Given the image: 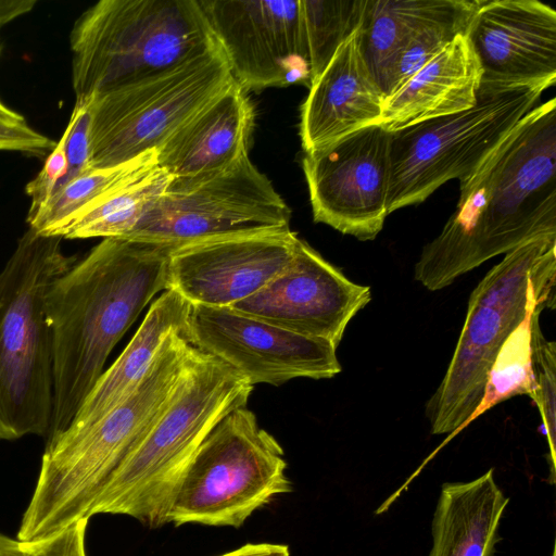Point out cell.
<instances>
[{
    "instance_id": "1",
    "label": "cell",
    "mask_w": 556,
    "mask_h": 556,
    "mask_svg": "<svg viewBox=\"0 0 556 556\" xmlns=\"http://www.w3.org/2000/svg\"><path fill=\"white\" fill-rule=\"evenodd\" d=\"M172 249L104 238L51 286L46 309L53 351V412L47 441L66 430L116 343L154 295L167 289Z\"/></svg>"
},
{
    "instance_id": "2",
    "label": "cell",
    "mask_w": 556,
    "mask_h": 556,
    "mask_svg": "<svg viewBox=\"0 0 556 556\" xmlns=\"http://www.w3.org/2000/svg\"><path fill=\"white\" fill-rule=\"evenodd\" d=\"M193 346L169 336L139 384L93 425L47 441L17 540L31 543L91 517L100 494L167 406Z\"/></svg>"
},
{
    "instance_id": "3",
    "label": "cell",
    "mask_w": 556,
    "mask_h": 556,
    "mask_svg": "<svg viewBox=\"0 0 556 556\" xmlns=\"http://www.w3.org/2000/svg\"><path fill=\"white\" fill-rule=\"evenodd\" d=\"M253 390L243 377L193 349L174 393L140 444L113 475L91 516L126 515L157 528L178 482L211 430L245 406Z\"/></svg>"
},
{
    "instance_id": "4",
    "label": "cell",
    "mask_w": 556,
    "mask_h": 556,
    "mask_svg": "<svg viewBox=\"0 0 556 556\" xmlns=\"http://www.w3.org/2000/svg\"><path fill=\"white\" fill-rule=\"evenodd\" d=\"M218 47L198 0H101L70 34L76 101L150 79Z\"/></svg>"
},
{
    "instance_id": "5",
    "label": "cell",
    "mask_w": 556,
    "mask_h": 556,
    "mask_svg": "<svg viewBox=\"0 0 556 556\" xmlns=\"http://www.w3.org/2000/svg\"><path fill=\"white\" fill-rule=\"evenodd\" d=\"M62 237L27 227L0 269V440L48 438L53 412V351L48 292L76 261Z\"/></svg>"
},
{
    "instance_id": "6",
    "label": "cell",
    "mask_w": 556,
    "mask_h": 556,
    "mask_svg": "<svg viewBox=\"0 0 556 556\" xmlns=\"http://www.w3.org/2000/svg\"><path fill=\"white\" fill-rule=\"evenodd\" d=\"M555 282L556 235L536 237L509 251L481 279L469 296L447 370L425 406L432 434H450V440L465 429L505 340L532 304L555 308Z\"/></svg>"
},
{
    "instance_id": "7",
    "label": "cell",
    "mask_w": 556,
    "mask_h": 556,
    "mask_svg": "<svg viewBox=\"0 0 556 556\" xmlns=\"http://www.w3.org/2000/svg\"><path fill=\"white\" fill-rule=\"evenodd\" d=\"M279 442L245 406L202 441L173 495L166 522L241 527L274 497L292 491Z\"/></svg>"
},
{
    "instance_id": "8",
    "label": "cell",
    "mask_w": 556,
    "mask_h": 556,
    "mask_svg": "<svg viewBox=\"0 0 556 556\" xmlns=\"http://www.w3.org/2000/svg\"><path fill=\"white\" fill-rule=\"evenodd\" d=\"M543 91L479 93L469 110L391 132L388 214L424 202L451 179L469 177L536 106Z\"/></svg>"
},
{
    "instance_id": "9",
    "label": "cell",
    "mask_w": 556,
    "mask_h": 556,
    "mask_svg": "<svg viewBox=\"0 0 556 556\" xmlns=\"http://www.w3.org/2000/svg\"><path fill=\"white\" fill-rule=\"evenodd\" d=\"M235 81L220 47L150 79L90 100L92 168L156 150Z\"/></svg>"
},
{
    "instance_id": "10",
    "label": "cell",
    "mask_w": 556,
    "mask_h": 556,
    "mask_svg": "<svg viewBox=\"0 0 556 556\" xmlns=\"http://www.w3.org/2000/svg\"><path fill=\"white\" fill-rule=\"evenodd\" d=\"M290 219V207L248 153L214 173L172 177L123 239L174 249L220 237L289 229Z\"/></svg>"
},
{
    "instance_id": "11",
    "label": "cell",
    "mask_w": 556,
    "mask_h": 556,
    "mask_svg": "<svg viewBox=\"0 0 556 556\" xmlns=\"http://www.w3.org/2000/svg\"><path fill=\"white\" fill-rule=\"evenodd\" d=\"M544 235H556V99L513 129L492 185L468 271Z\"/></svg>"
},
{
    "instance_id": "12",
    "label": "cell",
    "mask_w": 556,
    "mask_h": 556,
    "mask_svg": "<svg viewBox=\"0 0 556 556\" xmlns=\"http://www.w3.org/2000/svg\"><path fill=\"white\" fill-rule=\"evenodd\" d=\"M181 336L251 386H279L294 378L328 379L342 369L332 343L291 332L230 307L191 305Z\"/></svg>"
},
{
    "instance_id": "13",
    "label": "cell",
    "mask_w": 556,
    "mask_h": 556,
    "mask_svg": "<svg viewBox=\"0 0 556 556\" xmlns=\"http://www.w3.org/2000/svg\"><path fill=\"white\" fill-rule=\"evenodd\" d=\"M244 91L312 83L300 0H198Z\"/></svg>"
},
{
    "instance_id": "14",
    "label": "cell",
    "mask_w": 556,
    "mask_h": 556,
    "mask_svg": "<svg viewBox=\"0 0 556 556\" xmlns=\"http://www.w3.org/2000/svg\"><path fill=\"white\" fill-rule=\"evenodd\" d=\"M390 141L391 131L376 124L304 153L315 223L361 241L378 236L389 215Z\"/></svg>"
},
{
    "instance_id": "15",
    "label": "cell",
    "mask_w": 556,
    "mask_h": 556,
    "mask_svg": "<svg viewBox=\"0 0 556 556\" xmlns=\"http://www.w3.org/2000/svg\"><path fill=\"white\" fill-rule=\"evenodd\" d=\"M300 238L289 229L220 237L172 249L167 289L191 305L231 307L292 262Z\"/></svg>"
},
{
    "instance_id": "16",
    "label": "cell",
    "mask_w": 556,
    "mask_h": 556,
    "mask_svg": "<svg viewBox=\"0 0 556 556\" xmlns=\"http://www.w3.org/2000/svg\"><path fill=\"white\" fill-rule=\"evenodd\" d=\"M370 300L368 286L350 280L300 239L290 265L230 308L338 348L351 319Z\"/></svg>"
},
{
    "instance_id": "17",
    "label": "cell",
    "mask_w": 556,
    "mask_h": 556,
    "mask_svg": "<svg viewBox=\"0 0 556 556\" xmlns=\"http://www.w3.org/2000/svg\"><path fill=\"white\" fill-rule=\"evenodd\" d=\"M467 35L482 71L478 94L555 85L552 7L536 0H478Z\"/></svg>"
},
{
    "instance_id": "18",
    "label": "cell",
    "mask_w": 556,
    "mask_h": 556,
    "mask_svg": "<svg viewBox=\"0 0 556 556\" xmlns=\"http://www.w3.org/2000/svg\"><path fill=\"white\" fill-rule=\"evenodd\" d=\"M384 99L362 53L359 26L309 86L300 119L304 153L380 124Z\"/></svg>"
},
{
    "instance_id": "19",
    "label": "cell",
    "mask_w": 556,
    "mask_h": 556,
    "mask_svg": "<svg viewBox=\"0 0 556 556\" xmlns=\"http://www.w3.org/2000/svg\"><path fill=\"white\" fill-rule=\"evenodd\" d=\"M254 106L233 81L156 149L157 166L172 177H190L228 167L249 153Z\"/></svg>"
},
{
    "instance_id": "20",
    "label": "cell",
    "mask_w": 556,
    "mask_h": 556,
    "mask_svg": "<svg viewBox=\"0 0 556 556\" xmlns=\"http://www.w3.org/2000/svg\"><path fill=\"white\" fill-rule=\"evenodd\" d=\"M481 75L467 31L459 34L384 99L380 125L393 132L469 110L477 103Z\"/></svg>"
},
{
    "instance_id": "21",
    "label": "cell",
    "mask_w": 556,
    "mask_h": 556,
    "mask_svg": "<svg viewBox=\"0 0 556 556\" xmlns=\"http://www.w3.org/2000/svg\"><path fill=\"white\" fill-rule=\"evenodd\" d=\"M190 307L177 291L164 290L116 361L104 369L66 430L93 425L124 401L139 384L165 340L182 333Z\"/></svg>"
},
{
    "instance_id": "22",
    "label": "cell",
    "mask_w": 556,
    "mask_h": 556,
    "mask_svg": "<svg viewBox=\"0 0 556 556\" xmlns=\"http://www.w3.org/2000/svg\"><path fill=\"white\" fill-rule=\"evenodd\" d=\"M511 132L469 177L459 181L460 194L454 213L440 235L424 247L415 264L414 277L428 290L446 288L468 271L483 212Z\"/></svg>"
},
{
    "instance_id": "23",
    "label": "cell",
    "mask_w": 556,
    "mask_h": 556,
    "mask_svg": "<svg viewBox=\"0 0 556 556\" xmlns=\"http://www.w3.org/2000/svg\"><path fill=\"white\" fill-rule=\"evenodd\" d=\"M508 502L492 468L469 482L444 483L432 519L429 556H493Z\"/></svg>"
},
{
    "instance_id": "24",
    "label": "cell",
    "mask_w": 556,
    "mask_h": 556,
    "mask_svg": "<svg viewBox=\"0 0 556 556\" xmlns=\"http://www.w3.org/2000/svg\"><path fill=\"white\" fill-rule=\"evenodd\" d=\"M459 3L460 0L366 1L361 48L381 90L394 60L410 37L421 26L450 13Z\"/></svg>"
},
{
    "instance_id": "25",
    "label": "cell",
    "mask_w": 556,
    "mask_h": 556,
    "mask_svg": "<svg viewBox=\"0 0 556 556\" xmlns=\"http://www.w3.org/2000/svg\"><path fill=\"white\" fill-rule=\"evenodd\" d=\"M155 166L156 150H150L116 166L92 168L70 181L38 212L27 215L28 228L40 235L63 238L75 217L89 204Z\"/></svg>"
},
{
    "instance_id": "26",
    "label": "cell",
    "mask_w": 556,
    "mask_h": 556,
    "mask_svg": "<svg viewBox=\"0 0 556 556\" xmlns=\"http://www.w3.org/2000/svg\"><path fill=\"white\" fill-rule=\"evenodd\" d=\"M172 176L155 166L84 208L63 239L125 238L160 198Z\"/></svg>"
},
{
    "instance_id": "27",
    "label": "cell",
    "mask_w": 556,
    "mask_h": 556,
    "mask_svg": "<svg viewBox=\"0 0 556 556\" xmlns=\"http://www.w3.org/2000/svg\"><path fill=\"white\" fill-rule=\"evenodd\" d=\"M544 308L541 303L532 304L523 320L505 340L490 367L482 397L464 428L492 407L514 396L528 395L535 401L531 323L533 314Z\"/></svg>"
},
{
    "instance_id": "28",
    "label": "cell",
    "mask_w": 556,
    "mask_h": 556,
    "mask_svg": "<svg viewBox=\"0 0 556 556\" xmlns=\"http://www.w3.org/2000/svg\"><path fill=\"white\" fill-rule=\"evenodd\" d=\"M366 1L300 0L312 83L337 49L361 26Z\"/></svg>"
},
{
    "instance_id": "29",
    "label": "cell",
    "mask_w": 556,
    "mask_h": 556,
    "mask_svg": "<svg viewBox=\"0 0 556 556\" xmlns=\"http://www.w3.org/2000/svg\"><path fill=\"white\" fill-rule=\"evenodd\" d=\"M478 0H460L456 9L421 26L394 60L382 92L389 97L431 61L457 35L466 33Z\"/></svg>"
},
{
    "instance_id": "30",
    "label": "cell",
    "mask_w": 556,
    "mask_h": 556,
    "mask_svg": "<svg viewBox=\"0 0 556 556\" xmlns=\"http://www.w3.org/2000/svg\"><path fill=\"white\" fill-rule=\"evenodd\" d=\"M535 312L532 316V362L536 382V404L549 448V483H555L556 465V343L548 341L543 336L540 327V315Z\"/></svg>"
},
{
    "instance_id": "31",
    "label": "cell",
    "mask_w": 556,
    "mask_h": 556,
    "mask_svg": "<svg viewBox=\"0 0 556 556\" xmlns=\"http://www.w3.org/2000/svg\"><path fill=\"white\" fill-rule=\"evenodd\" d=\"M56 142L28 125L25 117L9 119L0 116V151L27 155L49 154Z\"/></svg>"
},
{
    "instance_id": "32",
    "label": "cell",
    "mask_w": 556,
    "mask_h": 556,
    "mask_svg": "<svg viewBox=\"0 0 556 556\" xmlns=\"http://www.w3.org/2000/svg\"><path fill=\"white\" fill-rule=\"evenodd\" d=\"M87 526L88 520L83 519L46 539L23 543L26 556H87Z\"/></svg>"
},
{
    "instance_id": "33",
    "label": "cell",
    "mask_w": 556,
    "mask_h": 556,
    "mask_svg": "<svg viewBox=\"0 0 556 556\" xmlns=\"http://www.w3.org/2000/svg\"><path fill=\"white\" fill-rule=\"evenodd\" d=\"M219 556H290V549L283 544L248 543Z\"/></svg>"
},
{
    "instance_id": "34",
    "label": "cell",
    "mask_w": 556,
    "mask_h": 556,
    "mask_svg": "<svg viewBox=\"0 0 556 556\" xmlns=\"http://www.w3.org/2000/svg\"><path fill=\"white\" fill-rule=\"evenodd\" d=\"M36 4V0H0V29L33 11Z\"/></svg>"
},
{
    "instance_id": "35",
    "label": "cell",
    "mask_w": 556,
    "mask_h": 556,
    "mask_svg": "<svg viewBox=\"0 0 556 556\" xmlns=\"http://www.w3.org/2000/svg\"><path fill=\"white\" fill-rule=\"evenodd\" d=\"M0 556H26L24 545L17 539L0 534Z\"/></svg>"
},
{
    "instance_id": "36",
    "label": "cell",
    "mask_w": 556,
    "mask_h": 556,
    "mask_svg": "<svg viewBox=\"0 0 556 556\" xmlns=\"http://www.w3.org/2000/svg\"><path fill=\"white\" fill-rule=\"evenodd\" d=\"M552 556H555V546H554V548H553Z\"/></svg>"
},
{
    "instance_id": "37",
    "label": "cell",
    "mask_w": 556,
    "mask_h": 556,
    "mask_svg": "<svg viewBox=\"0 0 556 556\" xmlns=\"http://www.w3.org/2000/svg\"><path fill=\"white\" fill-rule=\"evenodd\" d=\"M0 102H2V100L0 99Z\"/></svg>"
}]
</instances>
